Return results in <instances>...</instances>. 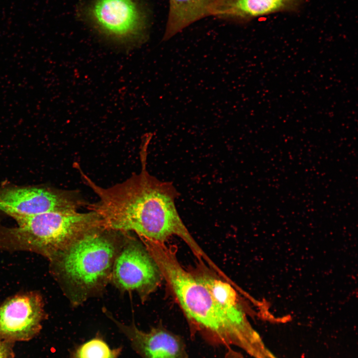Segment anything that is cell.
Listing matches in <instances>:
<instances>
[{
	"label": "cell",
	"instance_id": "cell-1",
	"mask_svg": "<svg viewBox=\"0 0 358 358\" xmlns=\"http://www.w3.org/2000/svg\"><path fill=\"white\" fill-rule=\"evenodd\" d=\"M151 135L146 136L140 150L141 171L112 186L97 184L76 164L83 182L98 200L86 205L101 218L108 229L134 232L139 237L165 243L173 236L181 239L196 257L204 252L188 231L175 205L179 195L170 182L151 175L147 169V149Z\"/></svg>",
	"mask_w": 358,
	"mask_h": 358
},
{
	"label": "cell",
	"instance_id": "cell-2",
	"mask_svg": "<svg viewBox=\"0 0 358 358\" xmlns=\"http://www.w3.org/2000/svg\"><path fill=\"white\" fill-rule=\"evenodd\" d=\"M142 242L156 262L189 324L191 332L209 344L228 351L239 348L255 358L264 346L249 320L237 319L214 300L194 274L179 263L165 243L148 239Z\"/></svg>",
	"mask_w": 358,
	"mask_h": 358
},
{
	"label": "cell",
	"instance_id": "cell-3",
	"mask_svg": "<svg viewBox=\"0 0 358 358\" xmlns=\"http://www.w3.org/2000/svg\"><path fill=\"white\" fill-rule=\"evenodd\" d=\"M126 232L103 226L95 228L48 260L53 276L72 306L103 293Z\"/></svg>",
	"mask_w": 358,
	"mask_h": 358
},
{
	"label": "cell",
	"instance_id": "cell-4",
	"mask_svg": "<svg viewBox=\"0 0 358 358\" xmlns=\"http://www.w3.org/2000/svg\"><path fill=\"white\" fill-rule=\"evenodd\" d=\"M17 226L0 225V250L27 251L49 260L89 231L103 226L95 212H48L20 217Z\"/></svg>",
	"mask_w": 358,
	"mask_h": 358
},
{
	"label": "cell",
	"instance_id": "cell-5",
	"mask_svg": "<svg viewBox=\"0 0 358 358\" xmlns=\"http://www.w3.org/2000/svg\"><path fill=\"white\" fill-rule=\"evenodd\" d=\"M80 14L99 34L115 42L143 41L147 35L150 16L143 0H89Z\"/></svg>",
	"mask_w": 358,
	"mask_h": 358
},
{
	"label": "cell",
	"instance_id": "cell-6",
	"mask_svg": "<svg viewBox=\"0 0 358 358\" xmlns=\"http://www.w3.org/2000/svg\"><path fill=\"white\" fill-rule=\"evenodd\" d=\"M163 279L156 262L139 239L127 232L114 262L110 283L120 292H135L145 302Z\"/></svg>",
	"mask_w": 358,
	"mask_h": 358
},
{
	"label": "cell",
	"instance_id": "cell-7",
	"mask_svg": "<svg viewBox=\"0 0 358 358\" xmlns=\"http://www.w3.org/2000/svg\"><path fill=\"white\" fill-rule=\"evenodd\" d=\"M87 203L76 192L47 186L0 187V213L14 220L48 212H73Z\"/></svg>",
	"mask_w": 358,
	"mask_h": 358
},
{
	"label": "cell",
	"instance_id": "cell-8",
	"mask_svg": "<svg viewBox=\"0 0 358 358\" xmlns=\"http://www.w3.org/2000/svg\"><path fill=\"white\" fill-rule=\"evenodd\" d=\"M46 318L42 296L34 291L15 295L0 306V340L29 341L42 329Z\"/></svg>",
	"mask_w": 358,
	"mask_h": 358
},
{
	"label": "cell",
	"instance_id": "cell-9",
	"mask_svg": "<svg viewBox=\"0 0 358 358\" xmlns=\"http://www.w3.org/2000/svg\"><path fill=\"white\" fill-rule=\"evenodd\" d=\"M103 312L129 340L133 350L142 358H189L183 339L158 325L148 332L137 328L134 319L126 325L116 320L105 308Z\"/></svg>",
	"mask_w": 358,
	"mask_h": 358
},
{
	"label": "cell",
	"instance_id": "cell-10",
	"mask_svg": "<svg viewBox=\"0 0 358 358\" xmlns=\"http://www.w3.org/2000/svg\"><path fill=\"white\" fill-rule=\"evenodd\" d=\"M306 0H216L208 8V16L243 23L280 12L297 11Z\"/></svg>",
	"mask_w": 358,
	"mask_h": 358
},
{
	"label": "cell",
	"instance_id": "cell-11",
	"mask_svg": "<svg viewBox=\"0 0 358 358\" xmlns=\"http://www.w3.org/2000/svg\"><path fill=\"white\" fill-rule=\"evenodd\" d=\"M215 0H169V14L163 40H168L189 25L208 16V8Z\"/></svg>",
	"mask_w": 358,
	"mask_h": 358
},
{
	"label": "cell",
	"instance_id": "cell-12",
	"mask_svg": "<svg viewBox=\"0 0 358 358\" xmlns=\"http://www.w3.org/2000/svg\"><path fill=\"white\" fill-rule=\"evenodd\" d=\"M195 275L206 287L214 300L228 313L237 319L248 320L245 311L239 303L234 286L231 285L232 284L206 273L200 272Z\"/></svg>",
	"mask_w": 358,
	"mask_h": 358
},
{
	"label": "cell",
	"instance_id": "cell-13",
	"mask_svg": "<svg viewBox=\"0 0 358 358\" xmlns=\"http://www.w3.org/2000/svg\"><path fill=\"white\" fill-rule=\"evenodd\" d=\"M122 347L111 349L100 334L77 345L70 351V358H118Z\"/></svg>",
	"mask_w": 358,
	"mask_h": 358
},
{
	"label": "cell",
	"instance_id": "cell-14",
	"mask_svg": "<svg viewBox=\"0 0 358 358\" xmlns=\"http://www.w3.org/2000/svg\"><path fill=\"white\" fill-rule=\"evenodd\" d=\"M14 343L0 340V358H14Z\"/></svg>",
	"mask_w": 358,
	"mask_h": 358
},
{
	"label": "cell",
	"instance_id": "cell-15",
	"mask_svg": "<svg viewBox=\"0 0 358 358\" xmlns=\"http://www.w3.org/2000/svg\"><path fill=\"white\" fill-rule=\"evenodd\" d=\"M277 358L270 351H268L267 353L265 358Z\"/></svg>",
	"mask_w": 358,
	"mask_h": 358
}]
</instances>
